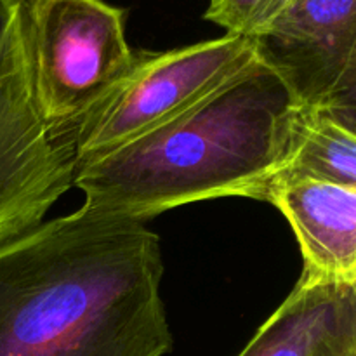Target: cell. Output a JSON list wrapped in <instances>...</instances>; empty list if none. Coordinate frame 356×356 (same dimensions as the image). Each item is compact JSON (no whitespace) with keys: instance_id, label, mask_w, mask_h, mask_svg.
Masks as SVG:
<instances>
[{"instance_id":"obj_7","label":"cell","mask_w":356,"mask_h":356,"mask_svg":"<svg viewBox=\"0 0 356 356\" xmlns=\"http://www.w3.org/2000/svg\"><path fill=\"white\" fill-rule=\"evenodd\" d=\"M294 229L301 280L356 285V188L322 181L275 183L266 195Z\"/></svg>"},{"instance_id":"obj_2","label":"cell","mask_w":356,"mask_h":356,"mask_svg":"<svg viewBox=\"0 0 356 356\" xmlns=\"http://www.w3.org/2000/svg\"><path fill=\"white\" fill-rule=\"evenodd\" d=\"M305 113L285 80L257 59L186 113L76 165L73 186L86 207L141 222L211 198L266 202Z\"/></svg>"},{"instance_id":"obj_1","label":"cell","mask_w":356,"mask_h":356,"mask_svg":"<svg viewBox=\"0 0 356 356\" xmlns=\"http://www.w3.org/2000/svg\"><path fill=\"white\" fill-rule=\"evenodd\" d=\"M162 245L83 205L0 240V356H165Z\"/></svg>"},{"instance_id":"obj_5","label":"cell","mask_w":356,"mask_h":356,"mask_svg":"<svg viewBox=\"0 0 356 356\" xmlns=\"http://www.w3.org/2000/svg\"><path fill=\"white\" fill-rule=\"evenodd\" d=\"M28 0H0V240L45 221L73 186L72 149L45 124L31 76Z\"/></svg>"},{"instance_id":"obj_10","label":"cell","mask_w":356,"mask_h":356,"mask_svg":"<svg viewBox=\"0 0 356 356\" xmlns=\"http://www.w3.org/2000/svg\"><path fill=\"white\" fill-rule=\"evenodd\" d=\"M294 0H209L204 17L226 33L256 37Z\"/></svg>"},{"instance_id":"obj_3","label":"cell","mask_w":356,"mask_h":356,"mask_svg":"<svg viewBox=\"0 0 356 356\" xmlns=\"http://www.w3.org/2000/svg\"><path fill=\"white\" fill-rule=\"evenodd\" d=\"M127 10L106 0H28L26 38L38 108L65 136L108 99L134 65Z\"/></svg>"},{"instance_id":"obj_6","label":"cell","mask_w":356,"mask_h":356,"mask_svg":"<svg viewBox=\"0 0 356 356\" xmlns=\"http://www.w3.org/2000/svg\"><path fill=\"white\" fill-rule=\"evenodd\" d=\"M252 38L302 108L356 122V0H294Z\"/></svg>"},{"instance_id":"obj_9","label":"cell","mask_w":356,"mask_h":356,"mask_svg":"<svg viewBox=\"0 0 356 356\" xmlns=\"http://www.w3.org/2000/svg\"><path fill=\"white\" fill-rule=\"evenodd\" d=\"M302 179L356 188V122L306 110L291 159L275 183Z\"/></svg>"},{"instance_id":"obj_4","label":"cell","mask_w":356,"mask_h":356,"mask_svg":"<svg viewBox=\"0 0 356 356\" xmlns=\"http://www.w3.org/2000/svg\"><path fill=\"white\" fill-rule=\"evenodd\" d=\"M259 59L252 37L222 35L170 49L136 51L134 65L118 89L65 141L73 163L106 155L186 113Z\"/></svg>"},{"instance_id":"obj_8","label":"cell","mask_w":356,"mask_h":356,"mask_svg":"<svg viewBox=\"0 0 356 356\" xmlns=\"http://www.w3.org/2000/svg\"><path fill=\"white\" fill-rule=\"evenodd\" d=\"M238 356H356V285L299 278Z\"/></svg>"}]
</instances>
